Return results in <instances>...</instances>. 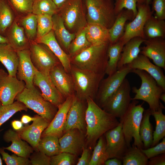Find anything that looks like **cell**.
Instances as JSON below:
<instances>
[{
  "label": "cell",
  "mask_w": 165,
  "mask_h": 165,
  "mask_svg": "<svg viewBox=\"0 0 165 165\" xmlns=\"http://www.w3.org/2000/svg\"><path fill=\"white\" fill-rule=\"evenodd\" d=\"M85 111L86 143L90 147L95 146L97 140L106 132L120 123L116 118L100 107L94 99L88 98Z\"/></svg>",
  "instance_id": "cell-1"
},
{
  "label": "cell",
  "mask_w": 165,
  "mask_h": 165,
  "mask_svg": "<svg viewBox=\"0 0 165 165\" xmlns=\"http://www.w3.org/2000/svg\"><path fill=\"white\" fill-rule=\"evenodd\" d=\"M110 43L91 45L71 58V64L81 69L98 74H105L108 61L107 50Z\"/></svg>",
  "instance_id": "cell-2"
},
{
  "label": "cell",
  "mask_w": 165,
  "mask_h": 165,
  "mask_svg": "<svg viewBox=\"0 0 165 165\" xmlns=\"http://www.w3.org/2000/svg\"><path fill=\"white\" fill-rule=\"evenodd\" d=\"M70 74L75 95L83 101L89 98L94 99L95 98L100 82L105 75L81 69L72 64Z\"/></svg>",
  "instance_id": "cell-3"
},
{
  "label": "cell",
  "mask_w": 165,
  "mask_h": 165,
  "mask_svg": "<svg viewBox=\"0 0 165 165\" xmlns=\"http://www.w3.org/2000/svg\"><path fill=\"white\" fill-rule=\"evenodd\" d=\"M139 101L132 100L125 115L119 118L122 130L128 147L131 146L133 138V145L138 148L144 149V146L139 135V128L145 110L143 103L138 105Z\"/></svg>",
  "instance_id": "cell-4"
},
{
  "label": "cell",
  "mask_w": 165,
  "mask_h": 165,
  "mask_svg": "<svg viewBox=\"0 0 165 165\" xmlns=\"http://www.w3.org/2000/svg\"><path fill=\"white\" fill-rule=\"evenodd\" d=\"M132 72L138 75L141 80V84L139 89L136 87L132 88L135 94L131 98L134 100H141L148 105L151 112L157 110L159 108L160 101V97L164 90L157 83L155 79L144 71L138 69L132 70Z\"/></svg>",
  "instance_id": "cell-5"
},
{
  "label": "cell",
  "mask_w": 165,
  "mask_h": 165,
  "mask_svg": "<svg viewBox=\"0 0 165 165\" xmlns=\"http://www.w3.org/2000/svg\"><path fill=\"white\" fill-rule=\"evenodd\" d=\"M15 99L50 123L57 111L58 107L45 99L35 87L32 89L25 87L17 95Z\"/></svg>",
  "instance_id": "cell-6"
},
{
  "label": "cell",
  "mask_w": 165,
  "mask_h": 165,
  "mask_svg": "<svg viewBox=\"0 0 165 165\" xmlns=\"http://www.w3.org/2000/svg\"><path fill=\"white\" fill-rule=\"evenodd\" d=\"M87 23H96L109 29L116 20L113 0H84Z\"/></svg>",
  "instance_id": "cell-7"
},
{
  "label": "cell",
  "mask_w": 165,
  "mask_h": 165,
  "mask_svg": "<svg viewBox=\"0 0 165 165\" xmlns=\"http://www.w3.org/2000/svg\"><path fill=\"white\" fill-rule=\"evenodd\" d=\"M84 5V0H68L58 9L57 13L71 33L76 34L87 24Z\"/></svg>",
  "instance_id": "cell-8"
},
{
  "label": "cell",
  "mask_w": 165,
  "mask_h": 165,
  "mask_svg": "<svg viewBox=\"0 0 165 165\" xmlns=\"http://www.w3.org/2000/svg\"><path fill=\"white\" fill-rule=\"evenodd\" d=\"M132 70L126 65L107 78L102 79L95 98L97 100L96 103L100 107L102 108L119 89L127 75L132 72Z\"/></svg>",
  "instance_id": "cell-9"
},
{
  "label": "cell",
  "mask_w": 165,
  "mask_h": 165,
  "mask_svg": "<svg viewBox=\"0 0 165 165\" xmlns=\"http://www.w3.org/2000/svg\"><path fill=\"white\" fill-rule=\"evenodd\" d=\"M32 63L36 69L44 74L49 75L50 71L61 63L58 58L46 45L30 42L29 48Z\"/></svg>",
  "instance_id": "cell-10"
},
{
  "label": "cell",
  "mask_w": 165,
  "mask_h": 165,
  "mask_svg": "<svg viewBox=\"0 0 165 165\" xmlns=\"http://www.w3.org/2000/svg\"><path fill=\"white\" fill-rule=\"evenodd\" d=\"M137 13L132 20L125 25L123 33L119 41L124 45L131 38L140 37L145 39L144 28L147 20L154 13L146 1L137 4Z\"/></svg>",
  "instance_id": "cell-11"
},
{
  "label": "cell",
  "mask_w": 165,
  "mask_h": 165,
  "mask_svg": "<svg viewBox=\"0 0 165 165\" xmlns=\"http://www.w3.org/2000/svg\"><path fill=\"white\" fill-rule=\"evenodd\" d=\"M130 91V82L126 78L102 108L116 118H122L127 111L132 101Z\"/></svg>",
  "instance_id": "cell-12"
},
{
  "label": "cell",
  "mask_w": 165,
  "mask_h": 165,
  "mask_svg": "<svg viewBox=\"0 0 165 165\" xmlns=\"http://www.w3.org/2000/svg\"><path fill=\"white\" fill-rule=\"evenodd\" d=\"M107 150L109 159L116 158L122 160L128 147L123 133L122 125L119 124L104 134Z\"/></svg>",
  "instance_id": "cell-13"
},
{
  "label": "cell",
  "mask_w": 165,
  "mask_h": 165,
  "mask_svg": "<svg viewBox=\"0 0 165 165\" xmlns=\"http://www.w3.org/2000/svg\"><path fill=\"white\" fill-rule=\"evenodd\" d=\"M33 82L34 86L40 89L44 99L57 107L65 100V98L54 85L49 75L42 74L36 70Z\"/></svg>",
  "instance_id": "cell-14"
},
{
  "label": "cell",
  "mask_w": 165,
  "mask_h": 165,
  "mask_svg": "<svg viewBox=\"0 0 165 165\" xmlns=\"http://www.w3.org/2000/svg\"><path fill=\"white\" fill-rule=\"evenodd\" d=\"M140 47V54L152 60L155 64L165 69V40L161 38L147 39Z\"/></svg>",
  "instance_id": "cell-15"
},
{
  "label": "cell",
  "mask_w": 165,
  "mask_h": 165,
  "mask_svg": "<svg viewBox=\"0 0 165 165\" xmlns=\"http://www.w3.org/2000/svg\"><path fill=\"white\" fill-rule=\"evenodd\" d=\"M73 95L72 105L67 114L64 132L73 129H77L84 132L86 123L85 111L83 102Z\"/></svg>",
  "instance_id": "cell-16"
},
{
  "label": "cell",
  "mask_w": 165,
  "mask_h": 165,
  "mask_svg": "<svg viewBox=\"0 0 165 165\" xmlns=\"http://www.w3.org/2000/svg\"><path fill=\"white\" fill-rule=\"evenodd\" d=\"M35 116V119L31 125L23 127L16 131L22 139L28 142L37 151L42 134L50 122L38 115Z\"/></svg>",
  "instance_id": "cell-17"
},
{
  "label": "cell",
  "mask_w": 165,
  "mask_h": 165,
  "mask_svg": "<svg viewBox=\"0 0 165 165\" xmlns=\"http://www.w3.org/2000/svg\"><path fill=\"white\" fill-rule=\"evenodd\" d=\"M25 87L24 81L8 74L0 80V101L3 105L12 104Z\"/></svg>",
  "instance_id": "cell-18"
},
{
  "label": "cell",
  "mask_w": 165,
  "mask_h": 165,
  "mask_svg": "<svg viewBox=\"0 0 165 165\" xmlns=\"http://www.w3.org/2000/svg\"><path fill=\"white\" fill-rule=\"evenodd\" d=\"M49 76L55 86L65 99L75 94L72 77L65 71L61 63L50 71Z\"/></svg>",
  "instance_id": "cell-19"
},
{
  "label": "cell",
  "mask_w": 165,
  "mask_h": 165,
  "mask_svg": "<svg viewBox=\"0 0 165 165\" xmlns=\"http://www.w3.org/2000/svg\"><path fill=\"white\" fill-rule=\"evenodd\" d=\"M74 95L66 98L63 103L58 107L57 111L54 117L41 136L51 135L59 138L63 135L67 114L72 103Z\"/></svg>",
  "instance_id": "cell-20"
},
{
  "label": "cell",
  "mask_w": 165,
  "mask_h": 165,
  "mask_svg": "<svg viewBox=\"0 0 165 165\" xmlns=\"http://www.w3.org/2000/svg\"><path fill=\"white\" fill-rule=\"evenodd\" d=\"M84 133L77 129L65 132L59 139L61 152L70 153L75 156L78 155L85 145Z\"/></svg>",
  "instance_id": "cell-21"
},
{
  "label": "cell",
  "mask_w": 165,
  "mask_h": 165,
  "mask_svg": "<svg viewBox=\"0 0 165 165\" xmlns=\"http://www.w3.org/2000/svg\"><path fill=\"white\" fill-rule=\"evenodd\" d=\"M17 52L19 57L17 78L24 82L26 88H33L35 87L33 79L36 69L31 61L29 50H22Z\"/></svg>",
  "instance_id": "cell-22"
},
{
  "label": "cell",
  "mask_w": 165,
  "mask_h": 165,
  "mask_svg": "<svg viewBox=\"0 0 165 165\" xmlns=\"http://www.w3.org/2000/svg\"><path fill=\"white\" fill-rule=\"evenodd\" d=\"M127 65L132 69H138L147 72L165 90V76L163 71L161 68L152 64L149 58L140 54L136 59Z\"/></svg>",
  "instance_id": "cell-23"
},
{
  "label": "cell",
  "mask_w": 165,
  "mask_h": 165,
  "mask_svg": "<svg viewBox=\"0 0 165 165\" xmlns=\"http://www.w3.org/2000/svg\"><path fill=\"white\" fill-rule=\"evenodd\" d=\"M35 42L46 45L59 59L65 71L70 73L72 64L71 57L61 47L52 30L46 35L37 39Z\"/></svg>",
  "instance_id": "cell-24"
},
{
  "label": "cell",
  "mask_w": 165,
  "mask_h": 165,
  "mask_svg": "<svg viewBox=\"0 0 165 165\" xmlns=\"http://www.w3.org/2000/svg\"><path fill=\"white\" fill-rule=\"evenodd\" d=\"M3 138L6 142H12L10 146L3 148L18 156L28 158L34 152L33 148L22 140L16 131L11 129L8 130L5 132Z\"/></svg>",
  "instance_id": "cell-25"
},
{
  "label": "cell",
  "mask_w": 165,
  "mask_h": 165,
  "mask_svg": "<svg viewBox=\"0 0 165 165\" xmlns=\"http://www.w3.org/2000/svg\"><path fill=\"white\" fill-rule=\"evenodd\" d=\"M5 36L7 39L8 43L17 52L29 49L30 41L24 28L16 20L7 30Z\"/></svg>",
  "instance_id": "cell-26"
},
{
  "label": "cell",
  "mask_w": 165,
  "mask_h": 165,
  "mask_svg": "<svg viewBox=\"0 0 165 165\" xmlns=\"http://www.w3.org/2000/svg\"><path fill=\"white\" fill-rule=\"evenodd\" d=\"M52 18V30L56 38L61 47L68 54L70 45L76 34L70 32L67 30L62 19L58 13L53 15Z\"/></svg>",
  "instance_id": "cell-27"
},
{
  "label": "cell",
  "mask_w": 165,
  "mask_h": 165,
  "mask_svg": "<svg viewBox=\"0 0 165 165\" xmlns=\"http://www.w3.org/2000/svg\"><path fill=\"white\" fill-rule=\"evenodd\" d=\"M145 40L140 37H135L124 44L118 63L117 70L130 63L138 57L141 51L140 46Z\"/></svg>",
  "instance_id": "cell-28"
},
{
  "label": "cell",
  "mask_w": 165,
  "mask_h": 165,
  "mask_svg": "<svg viewBox=\"0 0 165 165\" xmlns=\"http://www.w3.org/2000/svg\"><path fill=\"white\" fill-rule=\"evenodd\" d=\"M0 61L7 69L9 75L16 76L19 63L17 52L8 43L0 44Z\"/></svg>",
  "instance_id": "cell-29"
},
{
  "label": "cell",
  "mask_w": 165,
  "mask_h": 165,
  "mask_svg": "<svg viewBox=\"0 0 165 165\" xmlns=\"http://www.w3.org/2000/svg\"><path fill=\"white\" fill-rule=\"evenodd\" d=\"M133 19V12L127 9H123L116 15L114 24L109 29L110 44L118 41L123 33L127 21Z\"/></svg>",
  "instance_id": "cell-30"
},
{
  "label": "cell",
  "mask_w": 165,
  "mask_h": 165,
  "mask_svg": "<svg viewBox=\"0 0 165 165\" xmlns=\"http://www.w3.org/2000/svg\"><path fill=\"white\" fill-rule=\"evenodd\" d=\"M86 38L92 45L110 43L109 29L100 24L87 23L85 27Z\"/></svg>",
  "instance_id": "cell-31"
},
{
  "label": "cell",
  "mask_w": 165,
  "mask_h": 165,
  "mask_svg": "<svg viewBox=\"0 0 165 165\" xmlns=\"http://www.w3.org/2000/svg\"><path fill=\"white\" fill-rule=\"evenodd\" d=\"M146 39L165 38V21L152 15L146 21L144 28Z\"/></svg>",
  "instance_id": "cell-32"
},
{
  "label": "cell",
  "mask_w": 165,
  "mask_h": 165,
  "mask_svg": "<svg viewBox=\"0 0 165 165\" xmlns=\"http://www.w3.org/2000/svg\"><path fill=\"white\" fill-rule=\"evenodd\" d=\"M151 111L149 108L145 110L139 128V135L143 143L144 149L151 147L153 140V127L150 121Z\"/></svg>",
  "instance_id": "cell-33"
},
{
  "label": "cell",
  "mask_w": 165,
  "mask_h": 165,
  "mask_svg": "<svg viewBox=\"0 0 165 165\" xmlns=\"http://www.w3.org/2000/svg\"><path fill=\"white\" fill-rule=\"evenodd\" d=\"M59 138L51 135L41 136L37 148L38 151L51 157L61 152Z\"/></svg>",
  "instance_id": "cell-34"
},
{
  "label": "cell",
  "mask_w": 165,
  "mask_h": 165,
  "mask_svg": "<svg viewBox=\"0 0 165 165\" xmlns=\"http://www.w3.org/2000/svg\"><path fill=\"white\" fill-rule=\"evenodd\" d=\"M123 45L118 40L117 42L110 44L107 50L108 61L105 73L110 75L117 71L119 61Z\"/></svg>",
  "instance_id": "cell-35"
},
{
  "label": "cell",
  "mask_w": 165,
  "mask_h": 165,
  "mask_svg": "<svg viewBox=\"0 0 165 165\" xmlns=\"http://www.w3.org/2000/svg\"><path fill=\"white\" fill-rule=\"evenodd\" d=\"M148 160L141 149L133 144L128 147L122 160L123 165H147Z\"/></svg>",
  "instance_id": "cell-36"
},
{
  "label": "cell",
  "mask_w": 165,
  "mask_h": 165,
  "mask_svg": "<svg viewBox=\"0 0 165 165\" xmlns=\"http://www.w3.org/2000/svg\"><path fill=\"white\" fill-rule=\"evenodd\" d=\"M164 109V107L160 102V107L157 110L151 112V115L155 119L156 126L153 132V140L151 147L157 144L165 137V116L162 112Z\"/></svg>",
  "instance_id": "cell-37"
},
{
  "label": "cell",
  "mask_w": 165,
  "mask_h": 165,
  "mask_svg": "<svg viewBox=\"0 0 165 165\" xmlns=\"http://www.w3.org/2000/svg\"><path fill=\"white\" fill-rule=\"evenodd\" d=\"M14 12L6 0H0V34L3 36L15 21Z\"/></svg>",
  "instance_id": "cell-38"
},
{
  "label": "cell",
  "mask_w": 165,
  "mask_h": 165,
  "mask_svg": "<svg viewBox=\"0 0 165 165\" xmlns=\"http://www.w3.org/2000/svg\"><path fill=\"white\" fill-rule=\"evenodd\" d=\"M108 159L109 155L104 134L99 138L97 144L94 147L89 165H104Z\"/></svg>",
  "instance_id": "cell-39"
},
{
  "label": "cell",
  "mask_w": 165,
  "mask_h": 165,
  "mask_svg": "<svg viewBox=\"0 0 165 165\" xmlns=\"http://www.w3.org/2000/svg\"><path fill=\"white\" fill-rule=\"evenodd\" d=\"M86 35L85 28L79 31L71 42L68 54L71 58L78 54L91 45Z\"/></svg>",
  "instance_id": "cell-40"
},
{
  "label": "cell",
  "mask_w": 165,
  "mask_h": 165,
  "mask_svg": "<svg viewBox=\"0 0 165 165\" xmlns=\"http://www.w3.org/2000/svg\"><path fill=\"white\" fill-rule=\"evenodd\" d=\"M20 23L28 40L30 42L35 41L37 33V15L32 13L29 14L21 19Z\"/></svg>",
  "instance_id": "cell-41"
},
{
  "label": "cell",
  "mask_w": 165,
  "mask_h": 165,
  "mask_svg": "<svg viewBox=\"0 0 165 165\" xmlns=\"http://www.w3.org/2000/svg\"><path fill=\"white\" fill-rule=\"evenodd\" d=\"M58 9L52 0H34L32 13L36 15L47 14L52 16Z\"/></svg>",
  "instance_id": "cell-42"
},
{
  "label": "cell",
  "mask_w": 165,
  "mask_h": 165,
  "mask_svg": "<svg viewBox=\"0 0 165 165\" xmlns=\"http://www.w3.org/2000/svg\"><path fill=\"white\" fill-rule=\"evenodd\" d=\"M28 108L23 103L17 101L5 105H2L0 101V127L17 112L27 111Z\"/></svg>",
  "instance_id": "cell-43"
},
{
  "label": "cell",
  "mask_w": 165,
  "mask_h": 165,
  "mask_svg": "<svg viewBox=\"0 0 165 165\" xmlns=\"http://www.w3.org/2000/svg\"><path fill=\"white\" fill-rule=\"evenodd\" d=\"M52 16L47 14L37 15V25L36 40L46 35L52 30Z\"/></svg>",
  "instance_id": "cell-44"
},
{
  "label": "cell",
  "mask_w": 165,
  "mask_h": 165,
  "mask_svg": "<svg viewBox=\"0 0 165 165\" xmlns=\"http://www.w3.org/2000/svg\"><path fill=\"white\" fill-rule=\"evenodd\" d=\"M14 12L26 15L32 13L34 0H6Z\"/></svg>",
  "instance_id": "cell-45"
},
{
  "label": "cell",
  "mask_w": 165,
  "mask_h": 165,
  "mask_svg": "<svg viewBox=\"0 0 165 165\" xmlns=\"http://www.w3.org/2000/svg\"><path fill=\"white\" fill-rule=\"evenodd\" d=\"M145 1V0H115L114 3L115 14L116 16L123 9H127L133 12L134 18L137 13V4Z\"/></svg>",
  "instance_id": "cell-46"
},
{
  "label": "cell",
  "mask_w": 165,
  "mask_h": 165,
  "mask_svg": "<svg viewBox=\"0 0 165 165\" xmlns=\"http://www.w3.org/2000/svg\"><path fill=\"white\" fill-rule=\"evenodd\" d=\"M0 154L2 156V160L7 165H31L28 158L19 156L14 153L10 155L5 152L3 148H0Z\"/></svg>",
  "instance_id": "cell-47"
},
{
  "label": "cell",
  "mask_w": 165,
  "mask_h": 165,
  "mask_svg": "<svg viewBox=\"0 0 165 165\" xmlns=\"http://www.w3.org/2000/svg\"><path fill=\"white\" fill-rule=\"evenodd\" d=\"M75 156L66 152H61L50 157V165H72L74 164Z\"/></svg>",
  "instance_id": "cell-48"
},
{
  "label": "cell",
  "mask_w": 165,
  "mask_h": 165,
  "mask_svg": "<svg viewBox=\"0 0 165 165\" xmlns=\"http://www.w3.org/2000/svg\"><path fill=\"white\" fill-rule=\"evenodd\" d=\"M141 150L148 160L156 156L165 153V137L162 139L161 142L155 146Z\"/></svg>",
  "instance_id": "cell-49"
},
{
  "label": "cell",
  "mask_w": 165,
  "mask_h": 165,
  "mask_svg": "<svg viewBox=\"0 0 165 165\" xmlns=\"http://www.w3.org/2000/svg\"><path fill=\"white\" fill-rule=\"evenodd\" d=\"M29 157L31 165H50V157L38 151L33 152Z\"/></svg>",
  "instance_id": "cell-50"
},
{
  "label": "cell",
  "mask_w": 165,
  "mask_h": 165,
  "mask_svg": "<svg viewBox=\"0 0 165 165\" xmlns=\"http://www.w3.org/2000/svg\"><path fill=\"white\" fill-rule=\"evenodd\" d=\"M152 10L155 12L156 17L161 20L165 19V0H152Z\"/></svg>",
  "instance_id": "cell-51"
},
{
  "label": "cell",
  "mask_w": 165,
  "mask_h": 165,
  "mask_svg": "<svg viewBox=\"0 0 165 165\" xmlns=\"http://www.w3.org/2000/svg\"><path fill=\"white\" fill-rule=\"evenodd\" d=\"M89 149L84 146L82 148L81 157L79 159L77 165H89L91 156Z\"/></svg>",
  "instance_id": "cell-52"
},
{
  "label": "cell",
  "mask_w": 165,
  "mask_h": 165,
  "mask_svg": "<svg viewBox=\"0 0 165 165\" xmlns=\"http://www.w3.org/2000/svg\"><path fill=\"white\" fill-rule=\"evenodd\" d=\"M149 159L148 165H165V153L156 156Z\"/></svg>",
  "instance_id": "cell-53"
},
{
  "label": "cell",
  "mask_w": 165,
  "mask_h": 165,
  "mask_svg": "<svg viewBox=\"0 0 165 165\" xmlns=\"http://www.w3.org/2000/svg\"><path fill=\"white\" fill-rule=\"evenodd\" d=\"M122 160L116 158H112L107 160L104 163L105 165H122Z\"/></svg>",
  "instance_id": "cell-54"
},
{
  "label": "cell",
  "mask_w": 165,
  "mask_h": 165,
  "mask_svg": "<svg viewBox=\"0 0 165 165\" xmlns=\"http://www.w3.org/2000/svg\"><path fill=\"white\" fill-rule=\"evenodd\" d=\"M11 125L13 129L16 131L20 130L23 127V123L19 120L13 121L12 122Z\"/></svg>",
  "instance_id": "cell-55"
},
{
  "label": "cell",
  "mask_w": 165,
  "mask_h": 165,
  "mask_svg": "<svg viewBox=\"0 0 165 165\" xmlns=\"http://www.w3.org/2000/svg\"><path fill=\"white\" fill-rule=\"evenodd\" d=\"M36 119V116L34 117H31L27 115H23L21 119V121L25 124H26L31 121H34Z\"/></svg>",
  "instance_id": "cell-56"
},
{
  "label": "cell",
  "mask_w": 165,
  "mask_h": 165,
  "mask_svg": "<svg viewBox=\"0 0 165 165\" xmlns=\"http://www.w3.org/2000/svg\"><path fill=\"white\" fill-rule=\"evenodd\" d=\"M58 9L61 8L68 0H52Z\"/></svg>",
  "instance_id": "cell-57"
},
{
  "label": "cell",
  "mask_w": 165,
  "mask_h": 165,
  "mask_svg": "<svg viewBox=\"0 0 165 165\" xmlns=\"http://www.w3.org/2000/svg\"><path fill=\"white\" fill-rule=\"evenodd\" d=\"M8 43V40L6 38L0 34V44Z\"/></svg>",
  "instance_id": "cell-58"
},
{
  "label": "cell",
  "mask_w": 165,
  "mask_h": 165,
  "mask_svg": "<svg viewBox=\"0 0 165 165\" xmlns=\"http://www.w3.org/2000/svg\"><path fill=\"white\" fill-rule=\"evenodd\" d=\"M8 74L2 69H0V80Z\"/></svg>",
  "instance_id": "cell-59"
},
{
  "label": "cell",
  "mask_w": 165,
  "mask_h": 165,
  "mask_svg": "<svg viewBox=\"0 0 165 165\" xmlns=\"http://www.w3.org/2000/svg\"><path fill=\"white\" fill-rule=\"evenodd\" d=\"M160 100H161L164 103H165V92L163 93L160 97Z\"/></svg>",
  "instance_id": "cell-60"
},
{
  "label": "cell",
  "mask_w": 165,
  "mask_h": 165,
  "mask_svg": "<svg viewBox=\"0 0 165 165\" xmlns=\"http://www.w3.org/2000/svg\"><path fill=\"white\" fill-rule=\"evenodd\" d=\"M145 1L148 4L150 5L151 3L152 0H145Z\"/></svg>",
  "instance_id": "cell-61"
},
{
  "label": "cell",
  "mask_w": 165,
  "mask_h": 165,
  "mask_svg": "<svg viewBox=\"0 0 165 165\" xmlns=\"http://www.w3.org/2000/svg\"><path fill=\"white\" fill-rule=\"evenodd\" d=\"M2 165V159L0 157V165Z\"/></svg>",
  "instance_id": "cell-62"
}]
</instances>
